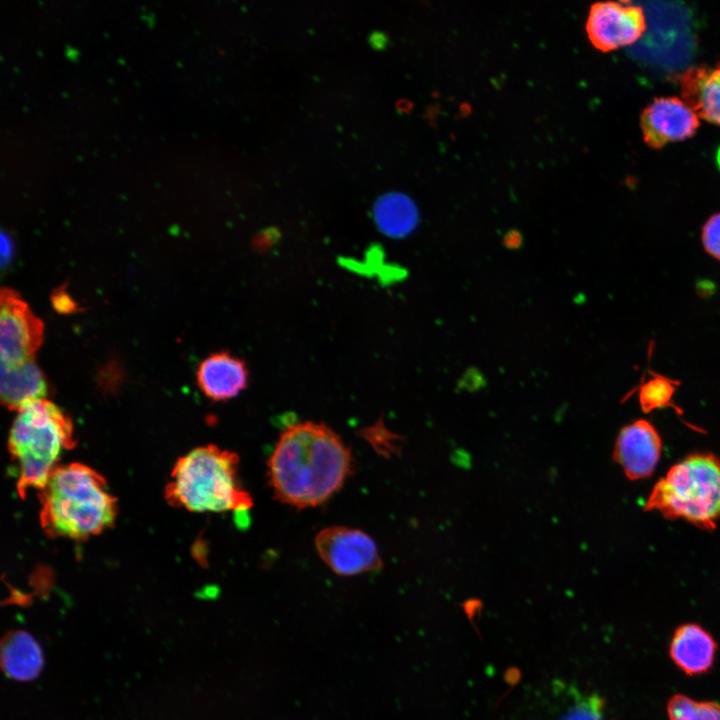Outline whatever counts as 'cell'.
Here are the masks:
<instances>
[{"mask_svg":"<svg viewBox=\"0 0 720 720\" xmlns=\"http://www.w3.org/2000/svg\"><path fill=\"white\" fill-rule=\"evenodd\" d=\"M353 471V457L328 425L302 421L281 433L267 462L273 496L297 509L326 502Z\"/></svg>","mask_w":720,"mask_h":720,"instance_id":"6da1fadb","label":"cell"},{"mask_svg":"<svg viewBox=\"0 0 720 720\" xmlns=\"http://www.w3.org/2000/svg\"><path fill=\"white\" fill-rule=\"evenodd\" d=\"M40 525L50 537L84 540L110 528L116 499L105 479L81 463L58 466L40 490Z\"/></svg>","mask_w":720,"mask_h":720,"instance_id":"7a4b0ae2","label":"cell"},{"mask_svg":"<svg viewBox=\"0 0 720 720\" xmlns=\"http://www.w3.org/2000/svg\"><path fill=\"white\" fill-rule=\"evenodd\" d=\"M239 456L208 444L197 447L176 462L165 496L176 507L191 512H241L253 505L239 477Z\"/></svg>","mask_w":720,"mask_h":720,"instance_id":"3957f363","label":"cell"},{"mask_svg":"<svg viewBox=\"0 0 720 720\" xmlns=\"http://www.w3.org/2000/svg\"><path fill=\"white\" fill-rule=\"evenodd\" d=\"M73 423L56 404L45 399L30 402L17 411L8 449L17 466V491L41 490L48 482L61 454L73 448Z\"/></svg>","mask_w":720,"mask_h":720,"instance_id":"277c9868","label":"cell"},{"mask_svg":"<svg viewBox=\"0 0 720 720\" xmlns=\"http://www.w3.org/2000/svg\"><path fill=\"white\" fill-rule=\"evenodd\" d=\"M645 509L714 529L720 519V460L694 454L675 464L655 484Z\"/></svg>","mask_w":720,"mask_h":720,"instance_id":"5b68a950","label":"cell"},{"mask_svg":"<svg viewBox=\"0 0 720 720\" xmlns=\"http://www.w3.org/2000/svg\"><path fill=\"white\" fill-rule=\"evenodd\" d=\"M44 338V325L20 295L2 288L0 295L1 364L19 366L34 360Z\"/></svg>","mask_w":720,"mask_h":720,"instance_id":"8992f818","label":"cell"},{"mask_svg":"<svg viewBox=\"0 0 720 720\" xmlns=\"http://www.w3.org/2000/svg\"><path fill=\"white\" fill-rule=\"evenodd\" d=\"M314 544L321 560L340 576H355L382 566L376 542L358 528L325 527L316 535Z\"/></svg>","mask_w":720,"mask_h":720,"instance_id":"52a82bcc","label":"cell"},{"mask_svg":"<svg viewBox=\"0 0 720 720\" xmlns=\"http://www.w3.org/2000/svg\"><path fill=\"white\" fill-rule=\"evenodd\" d=\"M646 30L643 9L629 2H598L591 6L586 32L592 45L610 52L635 43Z\"/></svg>","mask_w":720,"mask_h":720,"instance_id":"ba28073f","label":"cell"},{"mask_svg":"<svg viewBox=\"0 0 720 720\" xmlns=\"http://www.w3.org/2000/svg\"><path fill=\"white\" fill-rule=\"evenodd\" d=\"M699 126L695 112L681 98L673 96L655 98L640 115L643 139L654 149L691 138Z\"/></svg>","mask_w":720,"mask_h":720,"instance_id":"9c48e42d","label":"cell"},{"mask_svg":"<svg viewBox=\"0 0 720 720\" xmlns=\"http://www.w3.org/2000/svg\"><path fill=\"white\" fill-rule=\"evenodd\" d=\"M661 449V438L654 426L640 419L621 429L616 438L613 457L629 479L637 480L653 473Z\"/></svg>","mask_w":720,"mask_h":720,"instance_id":"30bf717a","label":"cell"},{"mask_svg":"<svg viewBox=\"0 0 720 720\" xmlns=\"http://www.w3.org/2000/svg\"><path fill=\"white\" fill-rule=\"evenodd\" d=\"M250 379L245 361L228 352L219 351L201 361L196 382L201 392L215 402L227 401L244 391Z\"/></svg>","mask_w":720,"mask_h":720,"instance_id":"8fae6325","label":"cell"},{"mask_svg":"<svg viewBox=\"0 0 720 720\" xmlns=\"http://www.w3.org/2000/svg\"><path fill=\"white\" fill-rule=\"evenodd\" d=\"M682 100L695 114L720 126V63L694 66L679 78Z\"/></svg>","mask_w":720,"mask_h":720,"instance_id":"7c38bea8","label":"cell"},{"mask_svg":"<svg viewBox=\"0 0 720 720\" xmlns=\"http://www.w3.org/2000/svg\"><path fill=\"white\" fill-rule=\"evenodd\" d=\"M717 645L711 634L698 624L679 626L671 639L669 653L674 664L687 675L707 672L713 665Z\"/></svg>","mask_w":720,"mask_h":720,"instance_id":"4fadbf2b","label":"cell"},{"mask_svg":"<svg viewBox=\"0 0 720 720\" xmlns=\"http://www.w3.org/2000/svg\"><path fill=\"white\" fill-rule=\"evenodd\" d=\"M549 693L552 705L544 707V720H604L605 700L595 692L554 680Z\"/></svg>","mask_w":720,"mask_h":720,"instance_id":"5bb4252c","label":"cell"},{"mask_svg":"<svg viewBox=\"0 0 720 720\" xmlns=\"http://www.w3.org/2000/svg\"><path fill=\"white\" fill-rule=\"evenodd\" d=\"M0 371L1 402L8 409L18 411L48 395V381L34 360L19 366L1 364Z\"/></svg>","mask_w":720,"mask_h":720,"instance_id":"9a60e30c","label":"cell"},{"mask_svg":"<svg viewBox=\"0 0 720 720\" xmlns=\"http://www.w3.org/2000/svg\"><path fill=\"white\" fill-rule=\"evenodd\" d=\"M44 664L43 652L26 631L8 632L1 642V666L12 679L30 681L38 677Z\"/></svg>","mask_w":720,"mask_h":720,"instance_id":"2e32d148","label":"cell"},{"mask_svg":"<svg viewBox=\"0 0 720 720\" xmlns=\"http://www.w3.org/2000/svg\"><path fill=\"white\" fill-rule=\"evenodd\" d=\"M374 216L378 227L384 233L399 237L415 228L418 211L408 196L391 192L377 200L374 205Z\"/></svg>","mask_w":720,"mask_h":720,"instance_id":"e0dca14e","label":"cell"},{"mask_svg":"<svg viewBox=\"0 0 720 720\" xmlns=\"http://www.w3.org/2000/svg\"><path fill=\"white\" fill-rule=\"evenodd\" d=\"M650 377L639 389L640 404L645 412L671 406L672 396L679 382L666 376L650 372Z\"/></svg>","mask_w":720,"mask_h":720,"instance_id":"ac0fdd59","label":"cell"},{"mask_svg":"<svg viewBox=\"0 0 720 720\" xmlns=\"http://www.w3.org/2000/svg\"><path fill=\"white\" fill-rule=\"evenodd\" d=\"M701 237L706 252L720 261V213L705 222Z\"/></svg>","mask_w":720,"mask_h":720,"instance_id":"d6986e66","label":"cell"},{"mask_svg":"<svg viewBox=\"0 0 720 720\" xmlns=\"http://www.w3.org/2000/svg\"><path fill=\"white\" fill-rule=\"evenodd\" d=\"M51 303L58 313L68 314L78 310L77 303L63 287L56 288L51 294Z\"/></svg>","mask_w":720,"mask_h":720,"instance_id":"ffe728a7","label":"cell"},{"mask_svg":"<svg viewBox=\"0 0 720 720\" xmlns=\"http://www.w3.org/2000/svg\"><path fill=\"white\" fill-rule=\"evenodd\" d=\"M687 720H703V719L698 715H694V716L688 718Z\"/></svg>","mask_w":720,"mask_h":720,"instance_id":"44dd1931","label":"cell"}]
</instances>
